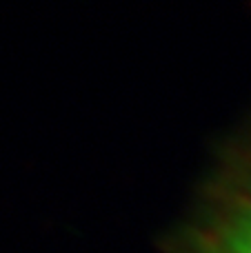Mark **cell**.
<instances>
[{"instance_id":"1","label":"cell","mask_w":251,"mask_h":253,"mask_svg":"<svg viewBox=\"0 0 251 253\" xmlns=\"http://www.w3.org/2000/svg\"><path fill=\"white\" fill-rule=\"evenodd\" d=\"M171 253H251V125L205 178L173 233Z\"/></svg>"}]
</instances>
